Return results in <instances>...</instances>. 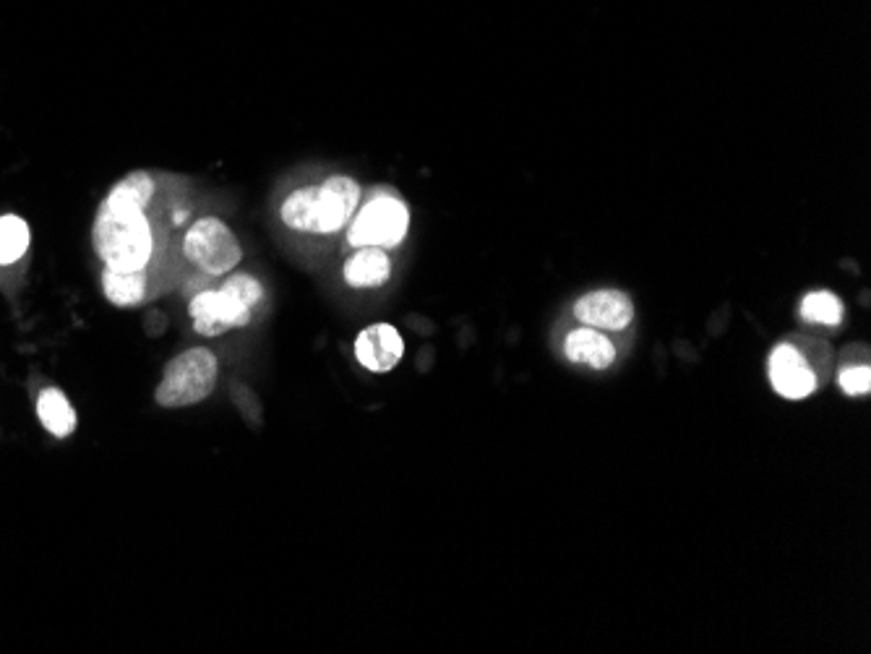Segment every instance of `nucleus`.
<instances>
[{"instance_id": "obj_14", "label": "nucleus", "mask_w": 871, "mask_h": 654, "mask_svg": "<svg viewBox=\"0 0 871 654\" xmlns=\"http://www.w3.org/2000/svg\"><path fill=\"white\" fill-rule=\"evenodd\" d=\"M316 201H319V188L306 185L298 188L282 204V222L295 232H316Z\"/></svg>"}, {"instance_id": "obj_5", "label": "nucleus", "mask_w": 871, "mask_h": 654, "mask_svg": "<svg viewBox=\"0 0 871 654\" xmlns=\"http://www.w3.org/2000/svg\"><path fill=\"white\" fill-rule=\"evenodd\" d=\"M183 251L193 266H199L209 277L230 274L240 264V243L235 232L217 217L196 219L186 232Z\"/></svg>"}, {"instance_id": "obj_11", "label": "nucleus", "mask_w": 871, "mask_h": 654, "mask_svg": "<svg viewBox=\"0 0 871 654\" xmlns=\"http://www.w3.org/2000/svg\"><path fill=\"white\" fill-rule=\"evenodd\" d=\"M389 277H392V261L384 248H358V253L347 258L345 279L350 287H360V290L381 287Z\"/></svg>"}, {"instance_id": "obj_9", "label": "nucleus", "mask_w": 871, "mask_h": 654, "mask_svg": "<svg viewBox=\"0 0 871 654\" xmlns=\"http://www.w3.org/2000/svg\"><path fill=\"white\" fill-rule=\"evenodd\" d=\"M405 355L402 334L392 324H373L355 339V357L371 373H389Z\"/></svg>"}, {"instance_id": "obj_8", "label": "nucleus", "mask_w": 871, "mask_h": 654, "mask_svg": "<svg viewBox=\"0 0 871 654\" xmlns=\"http://www.w3.org/2000/svg\"><path fill=\"white\" fill-rule=\"evenodd\" d=\"M574 316L585 326H592V329L621 331L632 324L634 305L624 292L600 290L579 298L577 305H574Z\"/></svg>"}, {"instance_id": "obj_15", "label": "nucleus", "mask_w": 871, "mask_h": 654, "mask_svg": "<svg viewBox=\"0 0 871 654\" xmlns=\"http://www.w3.org/2000/svg\"><path fill=\"white\" fill-rule=\"evenodd\" d=\"M29 248V227L16 214L0 217V266L16 264Z\"/></svg>"}, {"instance_id": "obj_3", "label": "nucleus", "mask_w": 871, "mask_h": 654, "mask_svg": "<svg viewBox=\"0 0 871 654\" xmlns=\"http://www.w3.org/2000/svg\"><path fill=\"white\" fill-rule=\"evenodd\" d=\"M214 386H217V357L204 347H196L175 357L173 363H167L154 399L160 407L178 410V407L204 402Z\"/></svg>"}, {"instance_id": "obj_16", "label": "nucleus", "mask_w": 871, "mask_h": 654, "mask_svg": "<svg viewBox=\"0 0 871 654\" xmlns=\"http://www.w3.org/2000/svg\"><path fill=\"white\" fill-rule=\"evenodd\" d=\"M801 318L809 324L838 326L843 321V303L832 292H809L801 300Z\"/></svg>"}, {"instance_id": "obj_18", "label": "nucleus", "mask_w": 871, "mask_h": 654, "mask_svg": "<svg viewBox=\"0 0 871 654\" xmlns=\"http://www.w3.org/2000/svg\"><path fill=\"white\" fill-rule=\"evenodd\" d=\"M838 384L848 397H864L871 391V368L866 363L843 368L838 376Z\"/></svg>"}, {"instance_id": "obj_4", "label": "nucleus", "mask_w": 871, "mask_h": 654, "mask_svg": "<svg viewBox=\"0 0 871 654\" xmlns=\"http://www.w3.org/2000/svg\"><path fill=\"white\" fill-rule=\"evenodd\" d=\"M410 227V212L407 206L389 193L373 196L358 217L353 219L347 240L353 248H397L407 235Z\"/></svg>"}, {"instance_id": "obj_17", "label": "nucleus", "mask_w": 871, "mask_h": 654, "mask_svg": "<svg viewBox=\"0 0 871 654\" xmlns=\"http://www.w3.org/2000/svg\"><path fill=\"white\" fill-rule=\"evenodd\" d=\"M152 196H154V180L149 172H131V175H126V178L120 180L113 191H110V199L128 206H139V209H147Z\"/></svg>"}, {"instance_id": "obj_7", "label": "nucleus", "mask_w": 871, "mask_h": 654, "mask_svg": "<svg viewBox=\"0 0 871 654\" xmlns=\"http://www.w3.org/2000/svg\"><path fill=\"white\" fill-rule=\"evenodd\" d=\"M360 199V188L347 175H334L319 185V201H316V235H332L353 219L355 206Z\"/></svg>"}, {"instance_id": "obj_13", "label": "nucleus", "mask_w": 871, "mask_h": 654, "mask_svg": "<svg viewBox=\"0 0 871 654\" xmlns=\"http://www.w3.org/2000/svg\"><path fill=\"white\" fill-rule=\"evenodd\" d=\"M102 290H105V298L113 305H120V308L139 305L141 300L147 298V277H144V271L105 269Z\"/></svg>"}, {"instance_id": "obj_12", "label": "nucleus", "mask_w": 871, "mask_h": 654, "mask_svg": "<svg viewBox=\"0 0 871 654\" xmlns=\"http://www.w3.org/2000/svg\"><path fill=\"white\" fill-rule=\"evenodd\" d=\"M37 415H40V423L45 425L47 433H53L55 438H66L74 433L76 412L74 407L68 404L63 391L58 389L42 391L40 399H37Z\"/></svg>"}, {"instance_id": "obj_6", "label": "nucleus", "mask_w": 871, "mask_h": 654, "mask_svg": "<svg viewBox=\"0 0 871 654\" xmlns=\"http://www.w3.org/2000/svg\"><path fill=\"white\" fill-rule=\"evenodd\" d=\"M772 389L785 399H806L822 386L825 378L809 365L804 350L793 342L778 344L770 355Z\"/></svg>"}, {"instance_id": "obj_1", "label": "nucleus", "mask_w": 871, "mask_h": 654, "mask_svg": "<svg viewBox=\"0 0 871 654\" xmlns=\"http://www.w3.org/2000/svg\"><path fill=\"white\" fill-rule=\"evenodd\" d=\"M94 251L105 269L144 271L152 261L154 232L147 209L120 204L107 196L94 219Z\"/></svg>"}, {"instance_id": "obj_10", "label": "nucleus", "mask_w": 871, "mask_h": 654, "mask_svg": "<svg viewBox=\"0 0 871 654\" xmlns=\"http://www.w3.org/2000/svg\"><path fill=\"white\" fill-rule=\"evenodd\" d=\"M564 352L572 363L590 365L595 370H606L616 363V347L600 329L582 326L572 331L564 342Z\"/></svg>"}, {"instance_id": "obj_2", "label": "nucleus", "mask_w": 871, "mask_h": 654, "mask_svg": "<svg viewBox=\"0 0 871 654\" xmlns=\"http://www.w3.org/2000/svg\"><path fill=\"white\" fill-rule=\"evenodd\" d=\"M264 298V287L251 274H230L220 290H204L191 300L193 329L204 337H220L251 321V311Z\"/></svg>"}]
</instances>
